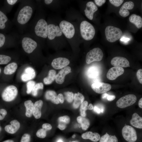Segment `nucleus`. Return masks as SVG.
I'll return each instance as SVG.
<instances>
[{
  "label": "nucleus",
  "instance_id": "f257e3e1",
  "mask_svg": "<svg viewBox=\"0 0 142 142\" xmlns=\"http://www.w3.org/2000/svg\"><path fill=\"white\" fill-rule=\"evenodd\" d=\"M37 7L35 15L28 23L25 32L32 37L40 44H43L47 40L48 26L46 19V13L41 0H36Z\"/></svg>",
  "mask_w": 142,
  "mask_h": 142
},
{
  "label": "nucleus",
  "instance_id": "f03ea898",
  "mask_svg": "<svg viewBox=\"0 0 142 142\" xmlns=\"http://www.w3.org/2000/svg\"><path fill=\"white\" fill-rule=\"evenodd\" d=\"M18 8L11 21L18 32L22 34L26 31L28 22L37 7L36 1L20 0Z\"/></svg>",
  "mask_w": 142,
  "mask_h": 142
},
{
  "label": "nucleus",
  "instance_id": "7ed1b4c3",
  "mask_svg": "<svg viewBox=\"0 0 142 142\" xmlns=\"http://www.w3.org/2000/svg\"><path fill=\"white\" fill-rule=\"evenodd\" d=\"M66 19L75 22L78 28L81 38L84 41H90L94 38L95 30L93 26L86 20L83 19L79 12L71 8L66 13Z\"/></svg>",
  "mask_w": 142,
  "mask_h": 142
},
{
  "label": "nucleus",
  "instance_id": "20e7f679",
  "mask_svg": "<svg viewBox=\"0 0 142 142\" xmlns=\"http://www.w3.org/2000/svg\"><path fill=\"white\" fill-rule=\"evenodd\" d=\"M55 17L67 41L73 47H78L81 40L76 23L58 16Z\"/></svg>",
  "mask_w": 142,
  "mask_h": 142
},
{
  "label": "nucleus",
  "instance_id": "39448f33",
  "mask_svg": "<svg viewBox=\"0 0 142 142\" xmlns=\"http://www.w3.org/2000/svg\"><path fill=\"white\" fill-rule=\"evenodd\" d=\"M48 29L46 41L48 44L54 46L65 45L67 42L55 17L49 16L47 20Z\"/></svg>",
  "mask_w": 142,
  "mask_h": 142
},
{
  "label": "nucleus",
  "instance_id": "423d86ee",
  "mask_svg": "<svg viewBox=\"0 0 142 142\" xmlns=\"http://www.w3.org/2000/svg\"><path fill=\"white\" fill-rule=\"evenodd\" d=\"M105 32L107 40L110 42H114L120 39L123 34L120 28L111 26H107Z\"/></svg>",
  "mask_w": 142,
  "mask_h": 142
},
{
  "label": "nucleus",
  "instance_id": "0eeeda50",
  "mask_svg": "<svg viewBox=\"0 0 142 142\" xmlns=\"http://www.w3.org/2000/svg\"><path fill=\"white\" fill-rule=\"evenodd\" d=\"M103 54L102 50L98 47L95 48L87 53L85 58L86 63L89 64L94 61H99L103 59Z\"/></svg>",
  "mask_w": 142,
  "mask_h": 142
},
{
  "label": "nucleus",
  "instance_id": "6e6552de",
  "mask_svg": "<svg viewBox=\"0 0 142 142\" xmlns=\"http://www.w3.org/2000/svg\"><path fill=\"white\" fill-rule=\"evenodd\" d=\"M122 134L124 139L128 142H135L137 139L135 130L130 125H126L123 127Z\"/></svg>",
  "mask_w": 142,
  "mask_h": 142
},
{
  "label": "nucleus",
  "instance_id": "1a4fd4ad",
  "mask_svg": "<svg viewBox=\"0 0 142 142\" xmlns=\"http://www.w3.org/2000/svg\"><path fill=\"white\" fill-rule=\"evenodd\" d=\"M43 7H47L53 11H56L67 4L69 1L59 0H41Z\"/></svg>",
  "mask_w": 142,
  "mask_h": 142
},
{
  "label": "nucleus",
  "instance_id": "9d476101",
  "mask_svg": "<svg viewBox=\"0 0 142 142\" xmlns=\"http://www.w3.org/2000/svg\"><path fill=\"white\" fill-rule=\"evenodd\" d=\"M136 100L137 98L135 95L128 94L119 99L116 102V105L118 108H123L133 105Z\"/></svg>",
  "mask_w": 142,
  "mask_h": 142
},
{
  "label": "nucleus",
  "instance_id": "9b49d317",
  "mask_svg": "<svg viewBox=\"0 0 142 142\" xmlns=\"http://www.w3.org/2000/svg\"><path fill=\"white\" fill-rule=\"evenodd\" d=\"M18 93L16 87L10 85L7 87L3 90L2 94V99L7 102H11L16 97Z\"/></svg>",
  "mask_w": 142,
  "mask_h": 142
},
{
  "label": "nucleus",
  "instance_id": "f8f14e48",
  "mask_svg": "<svg viewBox=\"0 0 142 142\" xmlns=\"http://www.w3.org/2000/svg\"><path fill=\"white\" fill-rule=\"evenodd\" d=\"M83 9V12L86 17L90 20H93L94 14L98 10V8L92 1H89L87 2Z\"/></svg>",
  "mask_w": 142,
  "mask_h": 142
},
{
  "label": "nucleus",
  "instance_id": "ddd939ff",
  "mask_svg": "<svg viewBox=\"0 0 142 142\" xmlns=\"http://www.w3.org/2000/svg\"><path fill=\"white\" fill-rule=\"evenodd\" d=\"M19 39V36L15 33H11L6 36L4 34L0 33V48L3 46L6 42L14 44L18 41Z\"/></svg>",
  "mask_w": 142,
  "mask_h": 142
},
{
  "label": "nucleus",
  "instance_id": "4468645a",
  "mask_svg": "<svg viewBox=\"0 0 142 142\" xmlns=\"http://www.w3.org/2000/svg\"><path fill=\"white\" fill-rule=\"evenodd\" d=\"M70 63V61L67 58L58 57L54 58L51 63L52 66L55 69H62L66 67Z\"/></svg>",
  "mask_w": 142,
  "mask_h": 142
},
{
  "label": "nucleus",
  "instance_id": "2eb2a0df",
  "mask_svg": "<svg viewBox=\"0 0 142 142\" xmlns=\"http://www.w3.org/2000/svg\"><path fill=\"white\" fill-rule=\"evenodd\" d=\"M93 89L96 93L102 94L109 90L111 88L110 84L103 82H96L91 85Z\"/></svg>",
  "mask_w": 142,
  "mask_h": 142
},
{
  "label": "nucleus",
  "instance_id": "dca6fc26",
  "mask_svg": "<svg viewBox=\"0 0 142 142\" xmlns=\"http://www.w3.org/2000/svg\"><path fill=\"white\" fill-rule=\"evenodd\" d=\"M124 72L123 68L118 66H114L108 71L106 77L107 78L111 80L115 79L118 77L122 74Z\"/></svg>",
  "mask_w": 142,
  "mask_h": 142
},
{
  "label": "nucleus",
  "instance_id": "f3484780",
  "mask_svg": "<svg viewBox=\"0 0 142 142\" xmlns=\"http://www.w3.org/2000/svg\"><path fill=\"white\" fill-rule=\"evenodd\" d=\"M13 24L8 19L6 14L0 10V30L6 29L9 31L12 29Z\"/></svg>",
  "mask_w": 142,
  "mask_h": 142
},
{
  "label": "nucleus",
  "instance_id": "a211bd4d",
  "mask_svg": "<svg viewBox=\"0 0 142 142\" xmlns=\"http://www.w3.org/2000/svg\"><path fill=\"white\" fill-rule=\"evenodd\" d=\"M111 64L114 66L127 67L130 66L129 62L126 58L117 56L114 57L111 60Z\"/></svg>",
  "mask_w": 142,
  "mask_h": 142
},
{
  "label": "nucleus",
  "instance_id": "6ab92c4d",
  "mask_svg": "<svg viewBox=\"0 0 142 142\" xmlns=\"http://www.w3.org/2000/svg\"><path fill=\"white\" fill-rule=\"evenodd\" d=\"M134 3L132 1H129L125 2L119 10V14L124 17L128 16L130 14V12L128 10L132 9L134 7Z\"/></svg>",
  "mask_w": 142,
  "mask_h": 142
},
{
  "label": "nucleus",
  "instance_id": "aec40b11",
  "mask_svg": "<svg viewBox=\"0 0 142 142\" xmlns=\"http://www.w3.org/2000/svg\"><path fill=\"white\" fill-rule=\"evenodd\" d=\"M35 76L34 70L31 67H28L24 69L21 75V78L23 81L26 82L34 78Z\"/></svg>",
  "mask_w": 142,
  "mask_h": 142
},
{
  "label": "nucleus",
  "instance_id": "412c9836",
  "mask_svg": "<svg viewBox=\"0 0 142 142\" xmlns=\"http://www.w3.org/2000/svg\"><path fill=\"white\" fill-rule=\"evenodd\" d=\"M71 68L67 66L62 69L56 75L55 80L58 84H61L64 82L65 76L70 72Z\"/></svg>",
  "mask_w": 142,
  "mask_h": 142
},
{
  "label": "nucleus",
  "instance_id": "4be33fe9",
  "mask_svg": "<svg viewBox=\"0 0 142 142\" xmlns=\"http://www.w3.org/2000/svg\"><path fill=\"white\" fill-rule=\"evenodd\" d=\"M11 125H6L4 129L7 132L11 134H14L19 129L20 125L19 122L16 120H14L10 122Z\"/></svg>",
  "mask_w": 142,
  "mask_h": 142
},
{
  "label": "nucleus",
  "instance_id": "5701e85b",
  "mask_svg": "<svg viewBox=\"0 0 142 142\" xmlns=\"http://www.w3.org/2000/svg\"><path fill=\"white\" fill-rule=\"evenodd\" d=\"M81 136L84 139H89L94 142H97L99 141L101 137L100 135L98 133H93L90 131L83 134Z\"/></svg>",
  "mask_w": 142,
  "mask_h": 142
},
{
  "label": "nucleus",
  "instance_id": "b1692460",
  "mask_svg": "<svg viewBox=\"0 0 142 142\" xmlns=\"http://www.w3.org/2000/svg\"><path fill=\"white\" fill-rule=\"evenodd\" d=\"M43 105V102L41 100L37 101L34 104L33 114L36 119H38L41 116V109Z\"/></svg>",
  "mask_w": 142,
  "mask_h": 142
},
{
  "label": "nucleus",
  "instance_id": "393cba45",
  "mask_svg": "<svg viewBox=\"0 0 142 142\" xmlns=\"http://www.w3.org/2000/svg\"><path fill=\"white\" fill-rule=\"evenodd\" d=\"M130 123L132 126L135 128H142V118L136 113L133 114Z\"/></svg>",
  "mask_w": 142,
  "mask_h": 142
},
{
  "label": "nucleus",
  "instance_id": "a878e982",
  "mask_svg": "<svg viewBox=\"0 0 142 142\" xmlns=\"http://www.w3.org/2000/svg\"><path fill=\"white\" fill-rule=\"evenodd\" d=\"M45 97L47 100H50L54 104H58L60 103L57 93L54 91L48 90L47 91L45 94Z\"/></svg>",
  "mask_w": 142,
  "mask_h": 142
},
{
  "label": "nucleus",
  "instance_id": "bb28decb",
  "mask_svg": "<svg viewBox=\"0 0 142 142\" xmlns=\"http://www.w3.org/2000/svg\"><path fill=\"white\" fill-rule=\"evenodd\" d=\"M129 20L138 29L142 27V18L140 16L135 14H131L129 17Z\"/></svg>",
  "mask_w": 142,
  "mask_h": 142
},
{
  "label": "nucleus",
  "instance_id": "cd10ccee",
  "mask_svg": "<svg viewBox=\"0 0 142 142\" xmlns=\"http://www.w3.org/2000/svg\"><path fill=\"white\" fill-rule=\"evenodd\" d=\"M70 120L69 117L67 115L59 117L58 119V128L61 130H64L66 127L67 125L69 123Z\"/></svg>",
  "mask_w": 142,
  "mask_h": 142
},
{
  "label": "nucleus",
  "instance_id": "c85d7f7f",
  "mask_svg": "<svg viewBox=\"0 0 142 142\" xmlns=\"http://www.w3.org/2000/svg\"><path fill=\"white\" fill-rule=\"evenodd\" d=\"M73 99L74 101L73 103V106L74 108L77 109L84 102V97L82 94L78 92L75 94Z\"/></svg>",
  "mask_w": 142,
  "mask_h": 142
},
{
  "label": "nucleus",
  "instance_id": "c756f323",
  "mask_svg": "<svg viewBox=\"0 0 142 142\" xmlns=\"http://www.w3.org/2000/svg\"><path fill=\"white\" fill-rule=\"evenodd\" d=\"M17 68V65L15 62L11 63L6 66L4 69V73L6 75H11L14 73Z\"/></svg>",
  "mask_w": 142,
  "mask_h": 142
},
{
  "label": "nucleus",
  "instance_id": "7c9ffc66",
  "mask_svg": "<svg viewBox=\"0 0 142 142\" xmlns=\"http://www.w3.org/2000/svg\"><path fill=\"white\" fill-rule=\"evenodd\" d=\"M24 105L26 108V115L28 117H31L33 114L34 104L31 100L25 101Z\"/></svg>",
  "mask_w": 142,
  "mask_h": 142
},
{
  "label": "nucleus",
  "instance_id": "2f4dec72",
  "mask_svg": "<svg viewBox=\"0 0 142 142\" xmlns=\"http://www.w3.org/2000/svg\"><path fill=\"white\" fill-rule=\"evenodd\" d=\"M77 120L78 123L80 124V126L83 130H86L89 128L90 125V122L87 118L79 116L77 118Z\"/></svg>",
  "mask_w": 142,
  "mask_h": 142
},
{
  "label": "nucleus",
  "instance_id": "473e14b6",
  "mask_svg": "<svg viewBox=\"0 0 142 142\" xmlns=\"http://www.w3.org/2000/svg\"><path fill=\"white\" fill-rule=\"evenodd\" d=\"M56 72L54 70H50L48 72L47 77L44 78L43 81L45 84H49L52 83L55 79Z\"/></svg>",
  "mask_w": 142,
  "mask_h": 142
},
{
  "label": "nucleus",
  "instance_id": "72a5a7b5",
  "mask_svg": "<svg viewBox=\"0 0 142 142\" xmlns=\"http://www.w3.org/2000/svg\"><path fill=\"white\" fill-rule=\"evenodd\" d=\"M117 138L115 135H109L106 133L102 136L99 140V142H118Z\"/></svg>",
  "mask_w": 142,
  "mask_h": 142
},
{
  "label": "nucleus",
  "instance_id": "f704fd0d",
  "mask_svg": "<svg viewBox=\"0 0 142 142\" xmlns=\"http://www.w3.org/2000/svg\"><path fill=\"white\" fill-rule=\"evenodd\" d=\"M88 102L87 101L83 102L81 104L80 108V114L82 116L85 117L86 115V111L88 110Z\"/></svg>",
  "mask_w": 142,
  "mask_h": 142
},
{
  "label": "nucleus",
  "instance_id": "c9c22d12",
  "mask_svg": "<svg viewBox=\"0 0 142 142\" xmlns=\"http://www.w3.org/2000/svg\"><path fill=\"white\" fill-rule=\"evenodd\" d=\"M98 74V69L94 67H92L90 68L88 72V76L90 78H94L97 76Z\"/></svg>",
  "mask_w": 142,
  "mask_h": 142
},
{
  "label": "nucleus",
  "instance_id": "e433bc0d",
  "mask_svg": "<svg viewBox=\"0 0 142 142\" xmlns=\"http://www.w3.org/2000/svg\"><path fill=\"white\" fill-rule=\"evenodd\" d=\"M43 88V84L42 83H39L36 84L34 86L32 91V95L36 96L38 94V90L40 89H42Z\"/></svg>",
  "mask_w": 142,
  "mask_h": 142
},
{
  "label": "nucleus",
  "instance_id": "4c0bfd02",
  "mask_svg": "<svg viewBox=\"0 0 142 142\" xmlns=\"http://www.w3.org/2000/svg\"><path fill=\"white\" fill-rule=\"evenodd\" d=\"M11 59L12 58L10 56L0 54V65L7 64Z\"/></svg>",
  "mask_w": 142,
  "mask_h": 142
},
{
  "label": "nucleus",
  "instance_id": "58836bf2",
  "mask_svg": "<svg viewBox=\"0 0 142 142\" xmlns=\"http://www.w3.org/2000/svg\"><path fill=\"white\" fill-rule=\"evenodd\" d=\"M35 85V82L34 81L31 80L27 82L26 84V92L27 94H29L32 92Z\"/></svg>",
  "mask_w": 142,
  "mask_h": 142
},
{
  "label": "nucleus",
  "instance_id": "ea45409f",
  "mask_svg": "<svg viewBox=\"0 0 142 142\" xmlns=\"http://www.w3.org/2000/svg\"><path fill=\"white\" fill-rule=\"evenodd\" d=\"M47 131L45 129L42 128L38 130L37 131L36 135L38 138H44L46 136Z\"/></svg>",
  "mask_w": 142,
  "mask_h": 142
},
{
  "label": "nucleus",
  "instance_id": "a19ab883",
  "mask_svg": "<svg viewBox=\"0 0 142 142\" xmlns=\"http://www.w3.org/2000/svg\"><path fill=\"white\" fill-rule=\"evenodd\" d=\"M65 98L69 103H71L74 99V94L72 92H67L64 93Z\"/></svg>",
  "mask_w": 142,
  "mask_h": 142
},
{
  "label": "nucleus",
  "instance_id": "79ce46f5",
  "mask_svg": "<svg viewBox=\"0 0 142 142\" xmlns=\"http://www.w3.org/2000/svg\"><path fill=\"white\" fill-rule=\"evenodd\" d=\"M31 136L28 134L25 133L22 136L20 142H30Z\"/></svg>",
  "mask_w": 142,
  "mask_h": 142
},
{
  "label": "nucleus",
  "instance_id": "37998d69",
  "mask_svg": "<svg viewBox=\"0 0 142 142\" xmlns=\"http://www.w3.org/2000/svg\"><path fill=\"white\" fill-rule=\"evenodd\" d=\"M110 2L114 6L116 7H118L123 2V0H109Z\"/></svg>",
  "mask_w": 142,
  "mask_h": 142
},
{
  "label": "nucleus",
  "instance_id": "c03bdc74",
  "mask_svg": "<svg viewBox=\"0 0 142 142\" xmlns=\"http://www.w3.org/2000/svg\"><path fill=\"white\" fill-rule=\"evenodd\" d=\"M136 76L139 82L141 84H142V69H139L136 73Z\"/></svg>",
  "mask_w": 142,
  "mask_h": 142
},
{
  "label": "nucleus",
  "instance_id": "a18cd8bd",
  "mask_svg": "<svg viewBox=\"0 0 142 142\" xmlns=\"http://www.w3.org/2000/svg\"><path fill=\"white\" fill-rule=\"evenodd\" d=\"M7 114V111L5 109H0V120H3Z\"/></svg>",
  "mask_w": 142,
  "mask_h": 142
},
{
  "label": "nucleus",
  "instance_id": "49530a36",
  "mask_svg": "<svg viewBox=\"0 0 142 142\" xmlns=\"http://www.w3.org/2000/svg\"><path fill=\"white\" fill-rule=\"evenodd\" d=\"M93 109L95 112L98 114H99L101 113H103L104 110V109L103 107L101 108H100L97 106H94L93 107Z\"/></svg>",
  "mask_w": 142,
  "mask_h": 142
},
{
  "label": "nucleus",
  "instance_id": "de8ad7c7",
  "mask_svg": "<svg viewBox=\"0 0 142 142\" xmlns=\"http://www.w3.org/2000/svg\"><path fill=\"white\" fill-rule=\"evenodd\" d=\"M42 128L47 131L51 130L52 127L50 124L48 123H45L42 125Z\"/></svg>",
  "mask_w": 142,
  "mask_h": 142
},
{
  "label": "nucleus",
  "instance_id": "09e8293b",
  "mask_svg": "<svg viewBox=\"0 0 142 142\" xmlns=\"http://www.w3.org/2000/svg\"><path fill=\"white\" fill-rule=\"evenodd\" d=\"M95 4L98 6H100L104 4L106 1L105 0H94Z\"/></svg>",
  "mask_w": 142,
  "mask_h": 142
},
{
  "label": "nucleus",
  "instance_id": "8fccbe9b",
  "mask_svg": "<svg viewBox=\"0 0 142 142\" xmlns=\"http://www.w3.org/2000/svg\"><path fill=\"white\" fill-rule=\"evenodd\" d=\"M58 99L61 103H63L64 101V98L63 95L61 93L59 94L57 96Z\"/></svg>",
  "mask_w": 142,
  "mask_h": 142
},
{
  "label": "nucleus",
  "instance_id": "3c124183",
  "mask_svg": "<svg viewBox=\"0 0 142 142\" xmlns=\"http://www.w3.org/2000/svg\"><path fill=\"white\" fill-rule=\"evenodd\" d=\"M115 98V96L114 95H108L106 99L108 101H112Z\"/></svg>",
  "mask_w": 142,
  "mask_h": 142
},
{
  "label": "nucleus",
  "instance_id": "603ef678",
  "mask_svg": "<svg viewBox=\"0 0 142 142\" xmlns=\"http://www.w3.org/2000/svg\"><path fill=\"white\" fill-rule=\"evenodd\" d=\"M138 105L140 108H142V98L140 99Z\"/></svg>",
  "mask_w": 142,
  "mask_h": 142
},
{
  "label": "nucleus",
  "instance_id": "864d4df0",
  "mask_svg": "<svg viewBox=\"0 0 142 142\" xmlns=\"http://www.w3.org/2000/svg\"><path fill=\"white\" fill-rule=\"evenodd\" d=\"M109 94L106 93H104L102 95V98L103 99H106Z\"/></svg>",
  "mask_w": 142,
  "mask_h": 142
},
{
  "label": "nucleus",
  "instance_id": "5fc2aeb1",
  "mask_svg": "<svg viewBox=\"0 0 142 142\" xmlns=\"http://www.w3.org/2000/svg\"><path fill=\"white\" fill-rule=\"evenodd\" d=\"M93 106L92 104H89L88 107V110H91L93 109Z\"/></svg>",
  "mask_w": 142,
  "mask_h": 142
},
{
  "label": "nucleus",
  "instance_id": "6e6d98bb",
  "mask_svg": "<svg viewBox=\"0 0 142 142\" xmlns=\"http://www.w3.org/2000/svg\"><path fill=\"white\" fill-rule=\"evenodd\" d=\"M2 142H14V141L12 140L9 139L5 140Z\"/></svg>",
  "mask_w": 142,
  "mask_h": 142
},
{
  "label": "nucleus",
  "instance_id": "4d7b16f0",
  "mask_svg": "<svg viewBox=\"0 0 142 142\" xmlns=\"http://www.w3.org/2000/svg\"><path fill=\"white\" fill-rule=\"evenodd\" d=\"M57 142H63V141L61 139H59L58 140Z\"/></svg>",
  "mask_w": 142,
  "mask_h": 142
},
{
  "label": "nucleus",
  "instance_id": "13d9d810",
  "mask_svg": "<svg viewBox=\"0 0 142 142\" xmlns=\"http://www.w3.org/2000/svg\"><path fill=\"white\" fill-rule=\"evenodd\" d=\"M69 142H79L78 141H70Z\"/></svg>",
  "mask_w": 142,
  "mask_h": 142
},
{
  "label": "nucleus",
  "instance_id": "bf43d9fd",
  "mask_svg": "<svg viewBox=\"0 0 142 142\" xmlns=\"http://www.w3.org/2000/svg\"><path fill=\"white\" fill-rule=\"evenodd\" d=\"M75 134H74L72 136V137L73 138H74L75 137Z\"/></svg>",
  "mask_w": 142,
  "mask_h": 142
},
{
  "label": "nucleus",
  "instance_id": "052dcab7",
  "mask_svg": "<svg viewBox=\"0 0 142 142\" xmlns=\"http://www.w3.org/2000/svg\"><path fill=\"white\" fill-rule=\"evenodd\" d=\"M1 68H0V74L1 73Z\"/></svg>",
  "mask_w": 142,
  "mask_h": 142
}]
</instances>
